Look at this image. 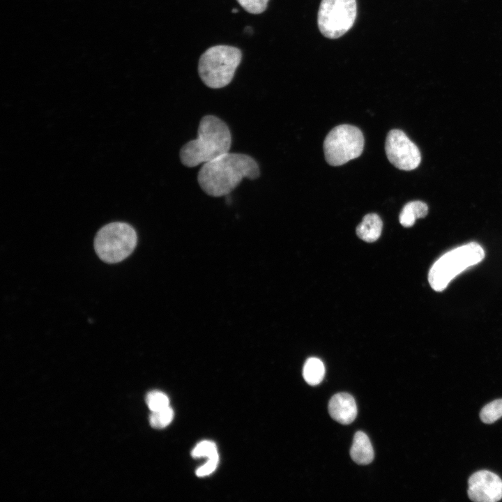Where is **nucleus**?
Masks as SVG:
<instances>
[{"label": "nucleus", "mask_w": 502, "mask_h": 502, "mask_svg": "<svg viewBox=\"0 0 502 502\" xmlns=\"http://www.w3.org/2000/svg\"><path fill=\"white\" fill-rule=\"evenodd\" d=\"M259 175V167L251 156L228 152L204 163L197 181L205 193L219 197L228 195L243 178L254 180Z\"/></svg>", "instance_id": "1"}, {"label": "nucleus", "mask_w": 502, "mask_h": 502, "mask_svg": "<svg viewBox=\"0 0 502 502\" xmlns=\"http://www.w3.org/2000/svg\"><path fill=\"white\" fill-rule=\"evenodd\" d=\"M231 145L227 125L217 116L206 115L199 122L197 137L181 147L180 160L183 165L194 167L228 153Z\"/></svg>", "instance_id": "2"}, {"label": "nucleus", "mask_w": 502, "mask_h": 502, "mask_svg": "<svg viewBox=\"0 0 502 502\" xmlns=\"http://www.w3.org/2000/svg\"><path fill=\"white\" fill-rule=\"evenodd\" d=\"M241 58V51L236 47L220 45L208 48L199 61L201 81L211 89L226 86L231 82Z\"/></svg>", "instance_id": "3"}, {"label": "nucleus", "mask_w": 502, "mask_h": 502, "mask_svg": "<svg viewBox=\"0 0 502 502\" xmlns=\"http://www.w3.org/2000/svg\"><path fill=\"white\" fill-rule=\"evenodd\" d=\"M485 257L480 245L471 242L450 250L436 260L431 267L428 281L436 291H443L458 274L477 264Z\"/></svg>", "instance_id": "4"}, {"label": "nucleus", "mask_w": 502, "mask_h": 502, "mask_svg": "<svg viewBox=\"0 0 502 502\" xmlns=\"http://www.w3.org/2000/svg\"><path fill=\"white\" fill-rule=\"evenodd\" d=\"M137 241V233L131 225L115 222L105 225L97 232L94 239V249L103 261L117 263L132 252Z\"/></svg>", "instance_id": "5"}, {"label": "nucleus", "mask_w": 502, "mask_h": 502, "mask_svg": "<svg viewBox=\"0 0 502 502\" xmlns=\"http://www.w3.org/2000/svg\"><path fill=\"white\" fill-rule=\"evenodd\" d=\"M364 147L361 130L353 126L342 124L333 128L324 142V152L327 163L342 165L359 157Z\"/></svg>", "instance_id": "6"}, {"label": "nucleus", "mask_w": 502, "mask_h": 502, "mask_svg": "<svg viewBox=\"0 0 502 502\" xmlns=\"http://www.w3.org/2000/svg\"><path fill=\"white\" fill-rule=\"evenodd\" d=\"M356 13V0H322L317 17L319 29L326 38H340L352 27Z\"/></svg>", "instance_id": "7"}, {"label": "nucleus", "mask_w": 502, "mask_h": 502, "mask_svg": "<svg viewBox=\"0 0 502 502\" xmlns=\"http://www.w3.org/2000/svg\"><path fill=\"white\" fill-rule=\"evenodd\" d=\"M385 151L390 162L399 169L413 170L421 161L418 148L401 130L393 129L388 132Z\"/></svg>", "instance_id": "8"}, {"label": "nucleus", "mask_w": 502, "mask_h": 502, "mask_svg": "<svg viewBox=\"0 0 502 502\" xmlns=\"http://www.w3.org/2000/svg\"><path fill=\"white\" fill-rule=\"evenodd\" d=\"M468 496L476 502H496L502 499V480L487 470L472 474L468 480Z\"/></svg>", "instance_id": "9"}, {"label": "nucleus", "mask_w": 502, "mask_h": 502, "mask_svg": "<svg viewBox=\"0 0 502 502\" xmlns=\"http://www.w3.org/2000/svg\"><path fill=\"white\" fill-rule=\"evenodd\" d=\"M328 411L331 418L337 422L348 425L357 416V406L354 398L346 393L334 395L328 403Z\"/></svg>", "instance_id": "10"}, {"label": "nucleus", "mask_w": 502, "mask_h": 502, "mask_svg": "<svg viewBox=\"0 0 502 502\" xmlns=\"http://www.w3.org/2000/svg\"><path fill=\"white\" fill-rule=\"evenodd\" d=\"M351 459L358 464L366 465L374 459V450L368 436L363 432H357L350 450Z\"/></svg>", "instance_id": "11"}, {"label": "nucleus", "mask_w": 502, "mask_h": 502, "mask_svg": "<svg viewBox=\"0 0 502 502\" xmlns=\"http://www.w3.org/2000/svg\"><path fill=\"white\" fill-rule=\"evenodd\" d=\"M383 222L376 213H369L364 216L363 221L356 227V234L362 240L372 243L381 236Z\"/></svg>", "instance_id": "12"}, {"label": "nucleus", "mask_w": 502, "mask_h": 502, "mask_svg": "<svg viewBox=\"0 0 502 502\" xmlns=\"http://www.w3.org/2000/svg\"><path fill=\"white\" fill-rule=\"evenodd\" d=\"M428 213L427 205L421 201H412L404 205L402 209L399 220L404 227L413 226L418 218H424Z\"/></svg>", "instance_id": "13"}, {"label": "nucleus", "mask_w": 502, "mask_h": 502, "mask_svg": "<svg viewBox=\"0 0 502 502\" xmlns=\"http://www.w3.org/2000/svg\"><path fill=\"white\" fill-rule=\"evenodd\" d=\"M325 375V367L323 362L314 357L308 358L303 366V376L310 386L319 384Z\"/></svg>", "instance_id": "14"}, {"label": "nucleus", "mask_w": 502, "mask_h": 502, "mask_svg": "<svg viewBox=\"0 0 502 502\" xmlns=\"http://www.w3.org/2000/svg\"><path fill=\"white\" fill-rule=\"evenodd\" d=\"M502 417V399L495 400L486 404L480 411V418L487 424H491Z\"/></svg>", "instance_id": "15"}, {"label": "nucleus", "mask_w": 502, "mask_h": 502, "mask_svg": "<svg viewBox=\"0 0 502 502\" xmlns=\"http://www.w3.org/2000/svg\"><path fill=\"white\" fill-rule=\"evenodd\" d=\"M174 418V411L168 406L164 409L152 411L149 417V423L153 428L161 429L171 423Z\"/></svg>", "instance_id": "16"}, {"label": "nucleus", "mask_w": 502, "mask_h": 502, "mask_svg": "<svg viewBox=\"0 0 502 502\" xmlns=\"http://www.w3.org/2000/svg\"><path fill=\"white\" fill-rule=\"evenodd\" d=\"M146 402L151 411H160L169 406L167 395L158 390L149 392L146 395Z\"/></svg>", "instance_id": "17"}, {"label": "nucleus", "mask_w": 502, "mask_h": 502, "mask_svg": "<svg viewBox=\"0 0 502 502\" xmlns=\"http://www.w3.org/2000/svg\"><path fill=\"white\" fill-rule=\"evenodd\" d=\"M191 454L195 458H210L218 455L215 443L211 441L199 442L192 450Z\"/></svg>", "instance_id": "18"}, {"label": "nucleus", "mask_w": 502, "mask_h": 502, "mask_svg": "<svg viewBox=\"0 0 502 502\" xmlns=\"http://www.w3.org/2000/svg\"><path fill=\"white\" fill-rule=\"evenodd\" d=\"M269 0H237L238 3L247 12L252 14H260L267 8Z\"/></svg>", "instance_id": "19"}, {"label": "nucleus", "mask_w": 502, "mask_h": 502, "mask_svg": "<svg viewBox=\"0 0 502 502\" xmlns=\"http://www.w3.org/2000/svg\"><path fill=\"white\" fill-rule=\"evenodd\" d=\"M219 462V456L208 458V461L196 471L198 477H204L212 473L216 469Z\"/></svg>", "instance_id": "20"}, {"label": "nucleus", "mask_w": 502, "mask_h": 502, "mask_svg": "<svg viewBox=\"0 0 502 502\" xmlns=\"http://www.w3.org/2000/svg\"><path fill=\"white\" fill-rule=\"evenodd\" d=\"M237 12H238V10H237V9H236V8L232 9V13H236Z\"/></svg>", "instance_id": "21"}]
</instances>
